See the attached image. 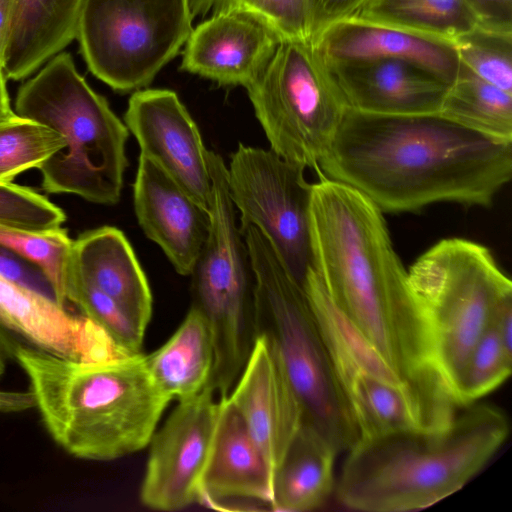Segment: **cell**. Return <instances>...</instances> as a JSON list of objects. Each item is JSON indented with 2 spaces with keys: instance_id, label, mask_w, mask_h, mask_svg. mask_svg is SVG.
<instances>
[{
  "instance_id": "ffe728a7",
  "label": "cell",
  "mask_w": 512,
  "mask_h": 512,
  "mask_svg": "<svg viewBox=\"0 0 512 512\" xmlns=\"http://www.w3.org/2000/svg\"><path fill=\"white\" fill-rule=\"evenodd\" d=\"M347 108L379 115L439 112L448 84L397 59L328 62Z\"/></svg>"
},
{
  "instance_id": "4dcf8cb0",
  "label": "cell",
  "mask_w": 512,
  "mask_h": 512,
  "mask_svg": "<svg viewBox=\"0 0 512 512\" xmlns=\"http://www.w3.org/2000/svg\"><path fill=\"white\" fill-rule=\"evenodd\" d=\"M512 370V349L492 325L476 343L453 388L457 406H467L498 388Z\"/></svg>"
},
{
  "instance_id": "3957f363",
  "label": "cell",
  "mask_w": 512,
  "mask_h": 512,
  "mask_svg": "<svg viewBox=\"0 0 512 512\" xmlns=\"http://www.w3.org/2000/svg\"><path fill=\"white\" fill-rule=\"evenodd\" d=\"M4 348L25 372L50 436L76 458L111 461L144 449L171 401L141 352L76 361L13 338Z\"/></svg>"
},
{
  "instance_id": "8992f818",
  "label": "cell",
  "mask_w": 512,
  "mask_h": 512,
  "mask_svg": "<svg viewBox=\"0 0 512 512\" xmlns=\"http://www.w3.org/2000/svg\"><path fill=\"white\" fill-rule=\"evenodd\" d=\"M253 270L254 335L276 348L306 424L339 452L360 438L303 288L256 228L243 232Z\"/></svg>"
},
{
  "instance_id": "f1b7e54d",
  "label": "cell",
  "mask_w": 512,
  "mask_h": 512,
  "mask_svg": "<svg viewBox=\"0 0 512 512\" xmlns=\"http://www.w3.org/2000/svg\"><path fill=\"white\" fill-rule=\"evenodd\" d=\"M192 18L219 12L245 14L265 25L279 41L315 38L312 0H188Z\"/></svg>"
},
{
  "instance_id": "277c9868",
  "label": "cell",
  "mask_w": 512,
  "mask_h": 512,
  "mask_svg": "<svg viewBox=\"0 0 512 512\" xmlns=\"http://www.w3.org/2000/svg\"><path fill=\"white\" fill-rule=\"evenodd\" d=\"M463 408L441 428L359 438L335 486L340 503L366 512L417 511L464 487L504 444L510 425L494 405Z\"/></svg>"
},
{
  "instance_id": "6da1fadb",
  "label": "cell",
  "mask_w": 512,
  "mask_h": 512,
  "mask_svg": "<svg viewBox=\"0 0 512 512\" xmlns=\"http://www.w3.org/2000/svg\"><path fill=\"white\" fill-rule=\"evenodd\" d=\"M317 174L353 187L383 213L438 202L488 207L511 179L512 141L439 112L379 115L347 108Z\"/></svg>"
},
{
  "instance_id": "9c48e42d",
  "label": "cell",
  "mask_w": 512,
  "mask_h": 512,
  "mask_svg": "<svg viewBox=\"0 0 512 512\" xmlns=\"http://www.w3.org/2000/svg\"><path fill=\"white\" fill-rule=\"evenodd\" d=\"M211 177L209 229L192 276L196 306L206 318L214 346L210 384L220 395L235 385L255 339L253 270L236 209L227 186L221 155L208 152Z\"/></svg>"
},
{
  "instance_id": "d6986e66",
  "label": "cell",
  "mask_w": 512,
  "mask_h": 512,
  "mask_svg": "<svg viewBox=\"0 0 512 512\" xmlns=\"http://www.w3.org/2000/svg\"><path fill=\"white\" fill-rule=\"evenodd\" d=\"M272 478V470L242 416L228 396L219 397L197 503L218 510L244 500L270 506Z\"/></svg>"
},
{
  "instance_id": "83f0119b",
  "label": "cell",
  "mask_w": 512,
  "mask_h": 512,
  "mask_svg": "<svg viewBox=\"0 0 512 512\" xmlns=\"http://www.w3.org/2000/svg\"><path fill=\"white\" fill-rule=\"evenodd\" d=\"M0 246L39 268L55 300L65 307L73 248L66 229L29 230L0 224Z\"/></svg>"
},
{
  "instance_id": "5b68a950",
  "label": "cell",
  "mask_w": 512,
  "mask_h": 512,
  "mask_svg": "<svg viewBox=\"0 0 512 512\" xmlns=\"http://www.w3.org/2000/svg\"><path fill=\"white\" fill-rule=\"evenodd\" d=\"M15 108L17 115L64 137L65 147L39 167L44 191L103 205L120 200L129 130L79 74L69 53L52 57L20 86Z\"/></svg>"
},
{
  "instance_id": "5bb4252c",
  "label": "cell",
  "mask_w": 512,
  "mask_h": 512,
  "mask_svg": "<svg viewBox=\"0 0 512 512\" xmlns=\"http://www.w3.org/2000/svg\"><path fill=\"white\" fill-rule=\"evenodd\" d=\"M124 123L140 154L163 169L208 211L211 177L200 130L178 95L169 89H140L128 101Z\"/></svg>"
},
{
  "instance_id": "2e32d148",
  "label": "cell",
  "mask_w": 512,
  "mask_h": 512,
  "mask_svg": "<svg viewBox=\"0 0 512 512\" xmlns=\"http://www.w3.org/2000/svg\"><path fill=\"white\" fill-rule=\"evenodd\" d=\"M228 397L274 473L303 423V412L281 358L265 336L255 337Z\"/></svg>"
},
{
  "instance_id": "d590c367",
  "label": "cell",
  "mask_w": 512,
  "mask_h": 512,
  "mask_svg": "<svg viewBox=\"0 0 512 512\" xmlns=\"http://www.w3.org/2000/svg\"><path fill=\"white\" fill-rule=\"evenodd\" d=\"M315 36L332 23L357 16L371 0H312Z\"/></svg>"
},
{
  "instance_id": "52a82bcc",
  "label": "cell",
  "mask_w": 512,
  "mask_h": 512,
  "mask_svg": "<svg viewBox=\"0 0 512 512\" xmlns=\"http://www.w3.org/2000/svg\"><path fill=\"white\" fill-rule=\"evenodd\" d=\"M407 272L432 365L452 396L472 349L512 297L511 280L486 246L463 238L437 242Z\"/></svg>"
},
{
  "instance_id": "ba28073f",
  "label": "cell",
  "mask_w": 512,
  "mask_h": 512,
  "mask_svg": "<svg viewBox=\"0 0 512 512\" xmlns=\"http://www.w3.org/2000/svg\"><path fill=\"white\" fill-rule=\"evenodd\" d=\"M303 288L360 438L437 429L452 420L458 406L448 389L392 367L338 310L312 267Z\"/></svg>"
},
{
  "instance_id": "e575fe53",
  "label": "cell",
  "mask_w": 512,
  "mask_h": 512,
  "mask_svg": "<svg viewBox=\"0 0 512 512\" xmlns=\"http://www.w3.org/2000/svg\"><path fill=\"white\" fill-rule=\"evenodd\" d=\"M0 276L54 298L52 288L39 268L1 246Z\"/></svg>"
},
{
  "instance_id": "7c38bea8",
  "label": "cell",
  "mask_w": 512,
  "mask_h": 512,
  "mask_svg": "<svg viewBox=\"0 0 512 512\" xmlns=\"http://www.w3.org/2000/svg\"><path fill=\"white\" fill-rule=\"evenodd\" d=\"M306 168L272 149L239 143L227 166V186L239 212L241 233L258 229L303 285L312 267L310 201Z\"/></svg>"
},
{
  "instance_id": "ac0fdd59",
  "label": "cell",
  "mask_w": 512,
  "mask_h": 512,
  "mask_svg": "<svg viewBox=\"0 0 512 512\" xmlns=\"http://www.w3.org/2000/svg\"><path fill=\"white\" fill-rule=\"evenodd\" d=\"M278 38L245 14L219 12L192 29L181 69L220 85L247 88L272 58Z\"/></svg>"
},
{
  "instance_id": "cb8c5ba5",
  "label": "cell",
  "mask_w": 512,
  "mask_h": 512,
  "mask_svg": "<svg viewBox=\"0 0 512 512\" xmlns=\"http://www.w3.org/2000/svg\"><path fill=\"white\" fill-rule=\"evenodd\" d=\"M337 454L319 433L302 423L273 473L271 510L306 512L321 507L335 490Z\"/></svg>"
},
{
  "instance_id": "d4e9b609",
  "label": "cell",
  "mask_w": 512,
  "mask_h": 512,
  "mask_svg": "<svg viewBox=\"0 0 512 512\" xmlns=\"http://www.w3.org/2000/svg\"><path fill=\"white\" fill-rule=\"evenodd\" d=\"M148 371L170 399L178 402L209 386L214 367V346L208 322L192 305L172 336L145 355Z\"/></svg>"
},
{
  "instance_id": "484cf974",
  "label": "cell",
  "mask_w": 512,
  "mask_h": 512,
  "mask_svg": "<svg viewBox=\"0 0 512 512\" xmlns=\"http://www.w3.org/2000/svg\"><path fill=\"white\" fill-rule=\"evenodd\" d=\"M353 18L451 44L480 23L469 0H371Z\"/></svg>"
},
{
  "instance_id": "e0dca14e",
  "label": "cell",
  "mask_w": 512,
  "mask_h": 512,
  "mask_svg": "<svg viewBox=\"0 0 512 512\" xmlns=\"http://www.w3.org/2000/svg\"><path fill=\"white\" fill-rule=\"evenodd\" d=\"M133 202L147 238L162 249L178 274L190 276L207 238L208 211L142 154L138 158Z\"/></svg>"
},
{
  "instance_id": "603a6c76",
  "label": "cell",
  "mask_w": 512,
  "mask_h": 512,
  "mask_svg": "<svg viewBox=\"0 0 512 512\" xmlns=\"http://www.w3.org/2000/svg\"><path fill=\"white\" fill-rule=\"evenodd\" d=\"M84 0H13L6 78L22 80L76 39Z\"/></svg>"
},
{
  "instance_id": "4fadbf2b",
  "label": "cell",
  "mask_w": 512,
  "mask_h": 512,
  "mask_svg": "<svg viewBox=\"0 0 512 512\" xmlns=\"http://www.w3.org/2000/svg\"><path fill=\"white\" fill-rule=\"evenodd\" d=\"M209 385L178 402L149 442L140 500L147 508L176 511L198 502L199 482L209 453L218 400Z\"/></svg>"
},
{
  "instance_id": "8fae6325",
  "label": "cell",
  "mask_w": 512,
  "mask_h": 512,
  "mask_svg": "<svg viewBox=\"0 0 512 512\" xmlns=\"http://www.w3.org/2000/svg\"><path fill=\"white\" fill-rule=\"evenodd\" d=\"M188 0H84L76 39L91 73L126 93L148 86L192 31Z\"/></svg>"
},
{
  "instance_id": "7a4b0ae2",
  "label": "cell",
  "mask_w": 512,
  "mask_h": 512,
  "mask_svg": "<svg viewBox=\"0 0 512 512\" xmlns=\"http://www.w3.org/2000/svg\"><path fill=\"white\" fill-rule=\"evenodd\" d=\"M312 269L338 310L403 375L445 386L383 212L342 182L319 177L310 201Z\"/></svg>"
},
{
  "instance_id": "f35d334b",
  "label": "cell",
  "mask_w": 512,
  "mask_h": 512,
  "mask_svg": "<svg viewBox=\"0 0 512 512\" xmlns=\"http://www.w3.org/2000/svg\"><path fill=\"white\" fill-rule=\"evenodd\" d=\"M13 0H0V67H3L6 48L8 45Z\"/></svg>"
},
{
  "instance_id": "30bf717a",
  "label": "cell",
  "mask_w": 512,
  "mask_h": 512,
  "mask_svg": "<svg viewBox=\"0 0 512 512\" xmlns=\"http://www.w3.org/2000/svg\"><path fill=\"white\" fill-rule=\"evenodd\" d=\"M246 89L270 149L317 173L347 106L315 40L280 41Z\"/></svg>"
},
{
  "instance_id": "7402d4cb",
  "label": "cell",
  "mask_w": 512,
  "mask_h": 512,
  "mask_svg": "<svg viewBox=\"0 0 512 512\" xmlns=\"http://www.w3.org/2000/svg\"><path fill=\"white\" fill-rule=\"evenodd\" d=\"M71 270L116 301L145 332L153 299L146 275L124 233L103 226L73 240Z\"/></svg>"
},
{
  "instance_id": "44dd1931",
  "label": "cell",
  "mask_w": 512,
  "mask_h": 512,
  "mask_svg": "<svg viewBox=\"0 0 512 512\" xmlns=\"http://www.w3.org/2000/svg\"><path fill=\"white\" fill-rule=\"evenodd\" d=\"M314 40L328 62L403 60L425 68L448 85L460 70L454 44L358 18L332 23Z\"/></svg>"
},
{
  "instance_id": "d6a6232c",
  "label": "cell",
  "mask_w": 512,
  "mask_h": 512,
  "mask_svg": "<svg viewBox=\"0 0 512 512\" xmlns=\"http://www.w3.org/2000/svg\"><path fill=\"white\" fill-rule=\"evenodd\" d=\"M67 302L101 327L124 352H141L145 332L141 331L123 308L70 270Z\"/></svg>"
},
{
  "instance_id": "ab89813d",
  "label": "cell",
  "mask_w": 512,
  "mask_h": 512,
  "mask_svg": "<svg viewBox=\"0 0 512 512\" xmlns=\"http://www.w3.org/2000/svg\"><path fill=\"white\" fill-rule=\"evenodd\" d=\"M13 114L14 112L11 109L9 94L6 87V76L3 67H0V120Z\"/></svg>"
},
{
  "instance_id": "9a60e30c",
  "label": "cell",
  "mask_w": 512,
  "mask_h": 512,
  "mask_svg": "<svg viewBox=\"0 0 512 512\" xmlns=\"http://www.w3.org/2000/svg\"><path fill=\"white\" fill-rule=\"evenodd\" d=\"M13 334L27 345L69 360L129 355L86 316L72 314L53 297L0 276V336Z\"/></svg>"
},
{
  "instance_id": "1f68e13d",
  "label": "cell",
  "mask_w": 512,
  "mask_h": 512,
  "mask_svg": "<svg viewBox=\"0 0 512 512\" xmlns=\"http://www.w3.org/2000/svg\"><path fill=\"white\" fill-rule=\"evenodd\" d=\"M460 64L479 78L512 93V31L479 23L454 43Z\"/></svg>"
},
{
  "instance_id": "60d3db41",
  "label": "cell",
  "mask_w": 512,
  "mask_h": 512,
  "mask_svg": "<svg viewBox=\"0 0 512 512\" xmlns=\"http://www.w3.org/2000/svg\"><path fill=\"white\" fill-rule=\"evenodd\" d=\"M5 350L0 343V377L5 373L6 370V355Z\"/></svg>"
},
{
  "instance_id": "f546056e",
  "label": "cell",
  "mask_w": 512,
  "mask_h": 512,
  "mask_svg": "<svg viewBox=\"0 0 512 512\" xmlns=\"http://www.w3.org/2000/svg\"><path fill=\"white\" fill-rule=\"evenodd\" d=\"M65 147L64 137L34 120L13 115L0 120V183L38 168Z\"/></svg>"
},
{
  "instance_id": "74e56055",
  "label": "cell",
  "mask_w": 512,
  "mask_h": 512,
  "mask_svg": "<svg viewBox=\"0 0 512 512\" xmlns=\"http://www.w3.org/2000/svg\"><path fill=\"white\" fill-rule=\"evenodd\" d=\"M32 392L0 390V413H18L35 408Z\"/></svg>"
},
{
  "instance_id": "8d00e7d4",
  "label": "cell",
  "mask_w": 512,
  "mask_h": 512,
  "mask_svg": "<svg viewBox=\"0 0 512 512\" xmlns=\"http://www.w3.org/2000/svg\"><path fill=\"white\" fill-rule=\"evenodd\" d=\"M480 23L500 30L512 31V0H469Z\"/></svg>"
},
{
  "instance_id": "4316f807",
  "label": "cell",
  "mask_w": 512,
  "mask_h": 512,
  "mask_svg": "<svg viewBox=\"0 0 512 512\" xmlns=\"http://www.w3.org/2000/svg\"><path fill=\"white\" fill-rule=\"evenodd\" d=\"M439 113L488 137L512 141V93L473 74L460 64L448 85Z\"/></svg>"
},
{
  "instance_id": "836d02e7",
  "label": "cell",
  "mask_w": 512,
  "mask_h": 512,
  "mask_svg": "<svg viewBox=\"0 0 512 512\" xmlns=\"http://www.w3.org/2000/svg\"><path fill=\"white\" fill-rule=\"evenodd\" d=\"M64 211L35 190L10 183H0V224L45 230L61 227Z\"/></svg>"
}]
</instances>
